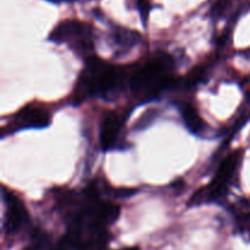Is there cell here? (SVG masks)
<instances>
[{"instance_id": "3957f363", "label": "cell", "mask_w": 250, "mask_h": 250, "mask_svg": "<svg viewBox=\"0 0 250 250\" xmlns=\"http://www.w3.org/2000/svg\"><path fill=\"white\" fill-rule=\"evenodd\" d=\"M54 43H66L82 56H92L93 29L92 26L80 20H63L55 26L48 37Z\"/></svg>"}, {"instance_id": "4fadbf2b", "label": "cell", "mask_w": 250, "mask_h": 250, "mask_svg": "<svg viewBox=\"0 0 250 250\" xmlns=\"http://www.w3.org/2000/svg\"><path fill=\"white\" fill-rule=\"evenodd\" d=\"M237 225L242 233H250V212L239 216L237 220Z\"/></svg>"}, {"instance_id": "8fae6325", "label": "cell", "mask_w": 250, "mask_h": 250, "mask_svg": "<svg viewBox=\"0 0 250 250\" xmlns=\"http://www.w3.org/2000/svg\"><path fill=\"white\" fill-rule=\"evenodd\" d=\"M233 0H217L211 7V16L214 19H221L232 5Z\"/></svg>"}, {"instance_id": "9c48e42d", "label": "cell", "mask_w": 250, "mask_h": 250, "mask_svg": "<svg viewBox=\"0 0 250 250\" xmlns=\"http://www.w3.org/2000/svg\"><path fill=\"white\" fill-rule=\"evenodd\" d=\"M114 39L115 44H116L119 48H133L137 43L141 39V34L136 31H132V29H126V28H119L115 29L114 33Z\"/></svg>"}, {"instance_id": "5b68a950", "label": "cell", "mask_w": 250, "mask_h": 250, "mask_svg": "<svg viewBox=\"0 0 250 250\" xmlns=\"http://www.w3.org/2000/svg\"><path fill=\"white\" fill-rule=\"evenodd\" d=\"M5 217L4 232L7 235H14L28 225L29 216L23 202L14 193L4 190Z\"/></svg>"}, {"instance_id": "7a4b0ae2", "label": "cell", "mask_w": 250, "mask_h": 250, "mask_svg": "<svg viewBox=\"0 0 250 250\" xmlns=\"http://www.w3.org/2000/svg\"><path fill=\"white\" fill-rule=\"evenodd\" d=\"M172 81L173 60L166 53H156L143 64L131 69L129 86L139 102L156 98Z\"/></svg>"}, {"instance_id": "7c38bea8", "label": "cell", "mask_w": 250, "mask_h": 250, "mask_svg": "<svg viewBox=\"0 0 250 250\" xmlns=\"http://www.w3.org/2000/svg\"><path fill=\"white\" fill-rule=\"evenodd\" d=\"M155 117H156L155 109H149L148 112L144 113V114L141 117V119L136 123V129L141 130V129H144V127H146L148 126V124H150V123L153 122V119Z\"/></svg>"}, {"instance_id": "6da1fadb", "label": "cell", "mask_w": 250, "mask_h": 250, "mask_svg": "<svg viewBox=\"0 0 250 250\" xmlns=\"http://www.w3.org/2000/svg\"><path fill=\"white\" fill-rule=\"evenodd\" d=\"M131 78V69L121 65H111L98 56H89L81 73L73 92L75 104L85 98L98 96L106 100H114L126 88Z\"/></svg>"}, {"instance_id": "2e32d148", "label": "cell", "mask_w": 250, "mask_h": 250, "mask_svg": "<svg viewBox=\"0 0 250 250\" xmlns=\"http://www.w3.org/2000/svg\"><path fill=\"white\" fill-rule=\"evenodd\" d=\"M122 250H138V248H125Z\"/></svg>"}, {"instance_id": "277c9868", "label": "cell", "mask_w": 250, "mask_h": 250, "mask_svg": "<svg viewBox=\"0 0 250 250\" xmlns=\"http://www.w3.org/2000/svg\"><path fill=\"white\" fill-rule=\"evenodd\" d=\"M241 159V151L233 152L229 156H227L221 163V166L219 167L216 174H215V178L210 181L209 185L200 188L199 190L193 194L189 200V205H200V203L210 202V201H215L222 198L226 194L234 174L238 171Z\"/></svg>"}, {"instance_id": "8992f818", "label": "cell", "mask_w": 250, "mask_h": 250, "mask_svg": "<svg viewBox=\"0 0 250 250\" xmlns=\"http://www.w3.org/2000/svg\"><path fill=\"white\" fill-rule=\"evenodd\" d=\"M50 124V113L41 105H26L14 115L10 127L14 129H43Z\"/></svg>"}, {"instance_id": "52a82bcc", "label": "cell", "mask_w": 250, "mask_h": 250, "mask_svg": "<svg viewBox=\"0 0 250 250\" xmlns=\"http://www.w3.org/2000/svg\"><path fill=\"white\" fill-rule=\"evenodd\" d=\"M125 120L126 114H121L119 112H109L105 115L100 125V146L104 151L116 147Z\"/></svg>"}, {"instance_id": "ba28073f", "label": "cell", "mask_w": 250, "mask_h": 250, "mask_svg": "<svg viewBox=\"0 0 250 250\" xmlns=\"http://www.w3.org/2000/svg\"><path fill=\"white\" fill-rule=\"evenodd\" d=\"M180 112L181 115H182L183 122H185V125L190 132L195 135L204 132L207 124H205L204 120L202 119L199 113L197 112V109L193 105L188 104V103H183L180 107Z\"/></svg>"}, {"instance_id": "9a60e30c", "label": "cell", "mask_w": 250, "mask_h": 250, "mask_svg": "<svg viewBox=\"0 0 250 250\" xmlns=\"http://www.w3.org/2000/svg\"><path fill=\"white\" fill-rule=\"evenodd\" d=\"M51 2H61V1H73V0H49Z\"/></svg>"}, {"instance_id": "5bb4252c", "label": "cell", "mask_w": 250, "mask_h": 250, "mask_svg": "<svg viewBox=\"0 0 250 250\" xmlns=\"http://www.w3.org/2000/svg\"><path fill=\"white\" fill-rule=\"evenodd\" d=\"M138 9L141 11L142 19H143L144 24H146V20L148 19L149 11H150V4H149L146 0H139L138 1Z\"/></svg>"}, {"instance_id": "30bf717a", "label": "cell", "mask_w": 250, "mask_h": 250, "mask_svg": "<svg viewBox=\"0 0 250 250\" xmlns=\"http://www.w3.org/2000/svg\"><path fill=\"white\" fill-rule=\"evenodd\" d=\"M49 249V238L46 234L42 232H37L34 234L33 240L31 244L24 250H48Z\"/></svg>"}]
</instances>
